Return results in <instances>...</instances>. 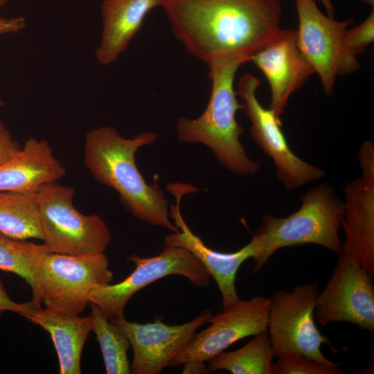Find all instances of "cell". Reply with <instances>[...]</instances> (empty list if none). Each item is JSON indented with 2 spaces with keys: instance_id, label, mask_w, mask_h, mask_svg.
Returning a JSON list of instances; mask_svg holds the SVG:
<instances>
[{
  "instance_id": "6da1fadb",
  "label": "cell",
  "mask_w": 374,
  "mask_h": 374,
  "mask_svg": "<svg viewBox=\"0 0 374 374\" xmlns=\"http://www.w3.org/2000/svg\"><path fill=\"white\" fill-rule=\"evenodd\" d=\"M175 37L208 63L216 56L250 57L280 33V0H163Z\"/></svg>"
},
{
  "instance_id": "7a4b0ae2",
  "label": "cell",
  "mask_w": 374,
  "mask_h": 374,
  "mask_svg": "<svg viewBox=\"0 0 374 374\" xmlns=\"http://www.w3.org/2000/svg\"><path fill=\"white\" fill-rule=\"evenodd\" d=\"M158 138V134L151 131L125 138L112 126L94 128L85 135L84 162L96 180L117 192L133 216L175 233L179 229L170 220L163 190L157 181L148 184L135 162L138 150Z\"/></svg>"
},
{
  "instance_id": "3957f363",
  "label": "cell",
  "mask_w": 374,
  "mask_h": 374,
  "mask_svg": "<svg viewBox=\"0 0 374 374\" xmlns=\"http://www.w3.org/2000/svg\"><path fill=\"white\" fill-rule=\"evenodd\" d=\"M249 59L246 54L229 53L206 63L211 92L205 110L196 118L180 117L176 123L180 142L207 146L221 165L241 176L256 173L260 166L248 156L240 139L244 130L236 120V113L242 105L234 89L235 76Z\"/></svg>"
},
{
  "instance_id": "277c9868",
  "label": "cell",
  "mask_w": 374,
  "mask_h": 374,
  "mask_svg": "<svg viewBox=\"0 0 374 374\" xmlns=\"http://www.w3.org/2000/svg\"><path fill=\"white\" fill-rule=\"evenodd\" d=\"M301 207L285 217L264 214L254 235L258 251L252 272L260 270L278 250L305 244L322 246L339 254L342 249L339 231L343 202L328 184H319L301 196Z\"/></svg>"
},
{
  "instance_id": "5b68a950",
  "label": "cell",
  "mask_w": 374,
  "mask_h": 374,
  "mask_svg": "<svg viewBox=\"0 0 374 374\" xmlns=\"http://www.w3.org/2000/svg\"><path fill=\"white\" fill-rule=\"evenodd\" d=\"M75 190L57 181L36 192L43 241L50 251L71 256L103 253L112 241L105 222L98 215H84L73 206Z\"/></svg>"
},
{
  "instance_id": "8992f818",
  "label": "cell",
  "mask_w": 374,
  "mask_h": 374,
  "mask_svg": "<svg viewBox=\"0 0 374 374\" xmlns=\"http://www.w3.org/2000/svg\"><path fill=\"white\" fill-rule=\"evenodd\" d=\"M114 274L103 253L71 256L50 252L42 260L37 291L30 301L36 309L45 308L64 315H80L89 305L91 292L109 284Z\"/></svg>"
},
{
  "instance_id": "52a82bcc",
  "label": "cell",
  "mask_w": 374,
  "mask_h": 374,
  "mask_svg": "<svg viewBox=\"0 0 374 374\" xmlns=\"http://www.w3.org/2000/svg\"><path fill=\"white\" fill-rule=\"evenodd\" d=\"M319 293L317 283H305L291 291L276 290L270 298L267 332L274 357L296 353L325 365L337 367L324 357L323 344L335 351L328 337L322 335L315 322L314 311Z\"/></svg>"
},
{
  "instance_id": "ba28073f",
  "label": "cell",
  "mask_w": 374,
  "mask_h": 374,
  "mask_svg": "<svg viewBox=\"0 0 374 374\" xmlns=\"http://www.w3.org/2000/svg\"><path fill=\"white\" fill-rule=\"evenodd\" d=\"M299 49L321 80L327 96L332 94L337 78L359 70L357 57L345 46L344 37L352 19L337 21L324 15L314 0H294Z\"/></svg>"
},
{
  "instance_id": "9c48e42d",
  "label": "cell",
  "mask_w": 374,
  "mask_h": 374,
  "mask_svg": "<svg viewBox=\"0 0 374 374\" xmlns=\"http://www.w3.org/2000/svg\"><path fill=\"white\" fill-rule=\"evenodd\" d=\"M127 260L134 262L135 269L123 280L93 289L89 296V303L98 305L112 321L124 317L127 302L137 292L156 280L170 275H180L198 287H206L210 274L202 263L187 249L166 245L161 253L150 258L133 254Z\"/></svg>"
},
{
  "instance_id": "30bf717a",
  "label": "cell",
  "mask_w": 374,
  "mask_h": 374,
  "mask_svg": "<svg viewBox=\"0 0 374 374\" xmlns=\"http://www.w3.org/2000/svg\"><path fill=\"white\" fill-rule=\"evenodd\" d=\"M259 79L251 74L242 75L237 94L242 100V110L251 122V139L274 161L278 180L287 189H295L326 177L322 168L307 163L290 148L282 131L279 116L258 101L256 91Z\"/></svg>"
},
{
  "instance_id": "8fae6325",
  "label": "cell",
  "mask_w": 374,
  "mask_h": 374,
  "mask_svg": "<svg viewBox=\"0 0 374 374\" xmlns=\"http://www.w3.org/2000/svg\"><path fill=\"white\" fill-rule=\"evenodd\" d=\"M337 265L321 293L314 318L321 326L348 322L374 330V285L372 276L343 249Z\"/></svg>"
},
{
  "instance_id": "7c38bea8",
  "label": "cell",
  "mask_w": 374,
  "mask_h": 374,
  "mask_svg": "<svg viewBox=\"0 0 374 374\" xmlns=\"http://www.w3.org/2000/svg\"><path fill=\"white\" fill-rule=\"evenodd\" d=\"M269 305L270 298L264 296L239 299L222 312L212 315L210 326L196 332L168 366L178 367L191 360L208 362L237 341L267 331Z\"/></svg>"
},
{
  "instance_id": "4fadbf2b",
  "label": "cell",
  "mask_w": 374,
  "mask_h": 374,
  "mask_svg": "<svg viewBox=\"0 0 374 374\" xmlns=\"http://www.w3.org/2000/svg\"><path fill=\"white\" fill-rule=\"evenodd\" d=\"M358 161L362 175L344 186L342 249L366 271L374 274V143H362Z\"/></svg>"
},
{
  "instance_id": "5bb4252c",
  "label": "cell",
  "mask_w": 374,
  "mask_h": 374,
  "mask_svg": "<svg viewBox=\"0 0 374 374\" xmlns=\"http://www.w3.org/2000/svg\"><path fill=\"white\" fill-rule=\"evenodd\" d=\"M168 188L176 199V204H171L169 213L179 231L167 234L164 238L165 244L180 246L189 250L215 280L222 298L223 308L232 305L240 299L235 285L237 271L246 260L256 256L258 251L256 238L253 236L249 243L235 252L224 253L211 249L190 229L180 211L181 197L193 191L194 187L188 184H170Z\"/></svg>"
},
{
  "instance_id": "9a60e30c",
  "label": "cell",
  "mask_w": 374,
  "mask_h": 374,
  "mask_svg": "<svg viewBox=\"0 0 374 374\" xmlns=\"http://www.w3.org/2000/svg\"><path fill=\"white\" fill-rule=\"evenodd\" d=\"M212 315L211 310H206L193 320L174 326L160 319L148 323L131 322L125 318L114 321L123 330L132 348L131 373H160L190 342L197 329L208 323Z\"/></svg>"
},
{
  "instance_id": "2e32d148",
  "label": "cell",
  "mask_w": 374,
  "mask_h": 374,
  "mask_svg": "<svg viewBox=\"0 0 374 374\" xmlns=\"http://www.w3.org/2000/svg\"><path fill=\"white\" fill-rule=\"evenodd\" d=\"M249 62L267 78L271 93L269 108L279 117L292 94L314 74L298 48L296 30L282 29L274 41L253 53Z\"/></svg>"
},
{
  "instance_id": "e0dca14e",
  "label": "cell",
  "mask_w": 374,
  "mask_h": 374,
  "mask_svg": "<svg viewBox=\"0 0 374 374\" xmlns=\"http://www.w3.org/2000/svg\"><path fill=\"white\" fill-rule=\"evenodd\" d=\"M66 172L46 140L30 136L15 156L0 165V191L37 192L63 178Z\"/></svg>"
},
{
  "instance_id": "ac0fdd59",
  "label": "cell",
  "mask_w": 374,
  "mask_h": 374,
  "mask_svg": "<svg viewBox=\"0 0 374 374\" xmlns=\"http://www.w3.org/2000/svg\"><path fill=\"white\" fill-rule=\"evenodd\" d=\"M163 0H103L102 31L95 52L103 66L114 62L126 51L143 26L146 16Z\"/></svg>"
},
{
  "instance_id": "d6986e66",
  "label": "cell",
  "mask_w": 374,
  "mask_h": 374,
  "mask_svg": "<svg viewBox=\"0 0 374 374\" xmlns=\"http://www.w3.org/2000/svg\"><path fill=\"white\" fill-rule=\"evenodd\" d=\"M27 319L50 335L58 358L59 373L80 374L82 352L92 330L91 316L64 315L41 308Z\"/></svg>"
},
{
  "instance_id": "ffe728a7",
  "label": "cell",
  "mask_w": 374,
  "mask_h": 374,
  "mask_svg": "<svg viewBox=\"0 0 374 374\" xmlns=\"http://www.w3.org/2000/svg\"><path fill=\"white\" fill-rule=\"evenodd\" d=\"M0 233L16 240H43L36 192L0 191Z\"/></svg>"
},
{
  "instance_id": "44dd1931",
  "label": "cell",
  "mask_w": 374,
  "mask_h": 374,
  "mask_svg": "<svg viewBox=\"0 0 374 374\" xmlns=\"http://www.w3.org/2000/svg\"><path fill=\"white\" fill-rule=\"evenodd\" d=\"M274 353L267 331L252 336L244 346L222 351L208 361L209 372L225 370L233 374H271Z\"/></svg>"
},
{
  "instance_id": "7402d4cb",
  "label": "cell",
  "mask_w": 374,
  "mask_h": 374,
  "mask_svg": "<svg viewBox=\"0 0 374 374\" xmlns=\"http://www.w3.org/2000/svg\"><path fill=\"white\" fill-rule=\"evenodd\" d=\"M48 247L16 240L0 233V269L22 278L31 288L32 301L37 291V276L44 258L50 253Z\"/></svg>"
},
{
  "instance_id": "603a6c76",
  "label": "cell",
  "mask_w": 374,
  "mask_h": 374,
  "mask_svg": "<svg viewBox=\"0 0 374 374\" xmlns=\"http://www.w3.org/2000/svg\"><path fill=\"white\" fill-rule=\"evenodd\" d=\"M89 305L92 331L100 347L106 373H131L127 358L130 344L126 334L116 323L109 320L98 305L93 303Z\"/></svg>"
},
{
  "instance_id": "cb8c5ba5",
  "label": "cell",
  "mask_w": 374,
  "mask_h": 374,
  "mask_svg": "<svg viewBox=\"0 0 374 374\" xmlns=\"http://www.w3.org/2000/svg\"><path fill=\"white\" fill-rule=\"evenodd\" d=\"M273 363L271 374H341L339 366L332 367L296 353H284Z\"/></svg>"
},
{
  "instance_id": "d4e9b609",
  "label": "cell",
  "mask_w": 374,
  "mask_h": 374,
  "mask_svg": "<svg viewBox=\"0 0 374 374\" xmlns=\"http://www.w3.org/2000/svg\"><path fill=\"white\" fill-rule=\"evenodd\" d=\"M374 40V9L359 24L347 29L344 42L346 48L354 55L362 53Z\"/></svg>"
},
{
  "instance_id": "484cf974",
  "label": "cell",
  "mask_w": 374,
  "mask_h": 374,
  "mask_svg": "<svg viewBox=\"0 0 374 374\" xmlns=\"http://www.w3.org/2000/svg\"><path fill=\"white\" fill-rule=\"evenodd\" d=\"M37 310L32 302L17 303L12 300L0 279V316L6 311H10L20 314L26 319Z\"/></svg>"
},
{
  "instance_id": "4316f807",
  "label": "cell",
  "mask_w": 374,
  "mask_h": 374,
  "mask_svg": "<svg viewBox=\"0 0 374 374\" xmlns=\"http://www.w3.org/2000/svg\"><path fill=\"white\" fill-rule=\"evenodd\" d=\"M21 148L19 143L13 140L6 126L0 122V165L15 156Z\"/></svg>"
},
{
  "instance_id": "83f0119b",
  "label": "cell",
  "mask_w": 374,
  "mask_h": 374,
  "mask_svg": "<svg viewBox=\"0 0 374 374\" xmlns=\"http://www.w3.org/2000/svg\"><path fill=\"white\" fill-rule=\"evenodd\" d=\"M26 26V19L24 17H0V35L17 33Z\"/></svg>"
},
{
  "instance_id": "f1b7e54d",
  "label": "cell",
  "mask_w": 374,
  "mask_h": 374,
  "mask_svg": "<svg viewBox=\"0 0 374 374\" xmlns=\"http://www.w3.org/2000/svg\"><path fill=\"white\" fill-rule=\"evenodd\" d=\"M182 365L184 366L182 370L183 374H207L210 373L207 366L205 364V362L203 361H187L184 362Z\"/></svg>"
},
{
  "instance_id": "f546056e",
  "label": "cell",
  "mask_w": 374,
  "mask_h": 374,
  "mask_svg": "<svg viewBox=\"0 0 374 374\" xmlns=\"http://www.w3.org/2000/svg\"><path fill=\"white\" fill-rule=\"evenodd\" d=\"M314 1H321L323 3L327 12V15L330 17H333L335 8L332 3V0H314Z\"/></svg>"
},
{
  "instance_id": "4dcf8cb0",
  "label": "cell",
  "mask_w": 374,
  "mask_h": 374,
  "mask_svg": "<svg viewBox=\"0 0 374 374\" xmlns=\"http://www.w3.org/2000/svg\"><path fill=\"white\" fill-rule=\"evenodd\" d=\"M361 1L364 4L368 5L372 8H374V0H361Z\"/></svg>"
},
{
  "instance_id": "1f68e13d",
  "label": "cell",
  "mask_w": 374,
  "mask_h": 374,
  "mask_svg": "<svg viewBox=\"0 0 374 374\" xmlns=\"http://www.w3.org/2000/svg\"><path fill=\"white\" fill-rule=\"evenodd\" d=\"M10 0H0V8L4 6Z\"/></svg>"
},
{
  "instance_id": "d6a6232c",
  "label": "cell",
  "mask_w": 374,
  "mask_h": 374,
  "mask_svg": "<svg viewBox=\"0 0 374 374\" xmlns=\"http://www.w3.org/2000/svg\"><path fill=\"white\" fill-rule=\"evenodd\" d=\"M3 105V102L2 101V100L0 98V108Z\"/></svg>"
}]
</instances>
